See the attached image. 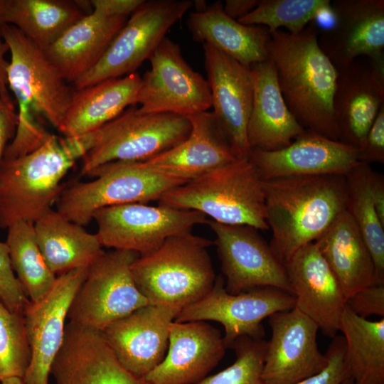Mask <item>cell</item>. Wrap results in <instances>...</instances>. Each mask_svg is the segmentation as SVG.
Wrapping results in <instances>:
<instances>
[{
	"label": "cell",
	"instance_id": "cell-9",
	"mask_svg": "<svg viewBox=\"0 0 384 384\" xmlns=\"http://www.w3.org/2000/svg\"><path fill=\"white\" fill-rule=\"evenodd\" d=\"M193 6L190 0H151L129 17L98 63L73 83L75 90L136 73Z\"/></svg>",
	"mask_w": 384,
	"mask_h": 384
},
{
	"label": "cell",
	"instance_id": "cell-34",
	"mask_svg": "<svg viewBox=\"0 0 384 384\" xmlns=\"http://www.w3.org/2000/svg\"><path fill=\"white\" fill-rule=\"evenodd\" d=\"M373 172L369 164L361 162L345 175L346 210L356 223L370 253L377 281L384 282V225L372 198Z\"/></svg>",
	"mask_w": 384,
	"mask_h": 384
},
{
	"label": "cell",
	"instance_id": "cell-23",
	"mask_svg": "<svg viewBox=\"0 0 384 384\" xmlns=\"http://www.w3.org/2000/svg\"><path fill=\"white\" fill-rule=\"evenodd\" d=\"M50 375L55 384H149L122 366L101 331L70 321Z\"/></svg>",
	"mask_w": 384,
	"mask_h": 384
},
{
	"label": "cell",
	"instance_id": "cell-8",
	"mask_svg": "<svg viewBox=\"0 0 384 384\" xmlns=\"http://www.w3.org/2000/svg\"><path fill=\"white\" fill-rule=\"evenodd\" d=\"M135 252L114 250L92 263L70 306L68 318L78 326L102 331L112 323L149 304L137 288L131 265Z\"/></svg>",
	"mask_w": 384,
	"mask_h": 384
},
{
	"label": "cell",
	"instance_id": "cell-24",
	"mask_svg": "<svg viewBox=\"0 0 384 384\" xmlns=\"http://www.w3.org/2000/svg\"><path fill=\"white\" fill-rule=\"evenodd\" d=\"M226 348L220 331L206 321H174L166 354L144 379L149 384H196L218 364Z\"/></svg>",
	"mask_w": 384,
	"mask_h": 384
},
{
	"label": "cell",
	"instance_id": "cell-16",
	"mask_svg": "<svg viewBox=\"0 0 384 384\" xmlns=\"http://www.w3.org/2000/svg\"><path fill=\"white\" fill-rule=\"evenodd\" d=\"M262 378L265 384H297L321 371L327 356L319 349L316 324L297 308L269 317Z\"/></svg>",
	"mask_w": 384,
	"mask_h": 384
},
{
	"label": "cell",
	"instance_id": "cell-21",
	"mask_svg": "<svg viewBox=\"0 0 384 384\" xmlns=\"http://www.w3.org/2000/svg\"><path fill=\"white\" fill-rule=\"evenodd\" d=\"M284 266L294 307L314 321L324 335L335 337L346 297L316 243L299 249Z\"/></svg>",
	"mask_w": 384,
	"mask_h": 384
},
{
	"label": "cell",
	"instance_id": "cell-48",
	"mask_svg": "<svg viewBox=\"0 0 384 384\" xmlns=\"http://www.w3.org/2000/svg\"><path fill=\"white\" fill-rule=\"evenodd\" d=\"M0 384H24V383L21 378L12 377L3 380Z\"/></svg>",
	"mask_w": 384,
	"mask_h": 384
},
{
	"label": "cell",
	"instance_id": "cell-29",
	"mask_svg": "<svg viewBox=\"0 0 384 384\" xmlns=\"http://www.w3.org/2000/svg\"><path fill=\"white\" fill-rule=\"evenodd\" d=\"M192 38L208 44L244 65L250 67L267 60L269 29L244 25L225 14L221 2L191 13L187 21Z\"/></svg>",
	"mask_w": 384,
	"mask_h": 384
},
{
	"label": "cell",
	"instance_id": "cell-18",
	"mask_svg": "<svg viewBox=\"0 0 384 384\" xmlns=\"http://www.w3.org/2000/svg\"><path fill=\"white\" fill-rule=\"evenodd\" d=\"M331 14L318 43L337 70L362 56L384 63L383 0H335Z\"/></svg>",
	"mask_w": 384,
	"mask_h": 384
},
{
	"label": "cell",
	"instance_id": "cell-47",
	"mask_svg": "<svg viewBox=\"0 0 384 384\" xmlns=\"http://www.w3.org/2000/svg\"><path fill=\"white\" fill-rule=\"evenodd\" d=\"M9 51L7 44L0 33V98L13 102L9 92L7 68L9 62L6 60V54Z\"/></svg>",
	"mask_w": 384,
	"mask_h": 384
},
{
	"label": "cell",
	"instance_id": "cell-6",
	"mask_svg": "<svg viewBox=\"0 0 384 384\" xmlns=\"http://www.w3.org/2000/svg\"><path fill=\"white\" fill-rule=\"evenodd\" d=\"M87 176L95 178L63 188L56 201L57 211L82 226L101 208L160 200L168 191L187 183L156 171L144 161L109 162Z\"/></svg>",
	"mask_w": 384,
	"mask_h": 384
},
{
	"label": "cell",
	"instance_id": "cell-39",
	"mask_svg": "<svg viewBox=\"0 0 384 384\" xmlns=\"http://www.w3.org/2000/svg\"><path fill=\"white\" fill-rule=\"evenodd\" d=\"M28 301L12 269L8 247L0 241V302L11 311L23 313Z\"/></svg>",
	"mask_w": 384,
	"mask_h": 384
},
{
	"label": "cell",
	"instance_id": "cell-4",
	"mask_svg": "<svg viewBox=\"0 0 384 384\" xmlns=\"http://www.w3.org/2000/svg\"><path fill=\"white\" fill-rule=\"evenodd\" d=\"M213 243L191 232L169 238L132 264L137 288L149 304L179 311L199 301L211 290L216 279L208 252Z\"/></svg>",
	"mask_w": 384,
	"mask_h": 384
},
{
	"label": "cell",
	"instance_id": "cell-1",
	"mask_svg": "<svg viewBox=\"0 0 384 384\" xmlns=\"http://www.w3.org/2000/svg\"><path fill=\"white\" fill-rule=\"evenodd\" d=\"M314 21L297 34L282 29L271 33L267 60L289 111L305 129L338 141L333 112L337 70L318 43Z\"/></svg>",
	"mask_w": 384,
	"mask_h": 384
},
{
	"label": "cell",
	"instance_id": "cell-13",
	"mask_svg": "<svg viewBox=\"0 0 384 384\" xmlns=\"http://www.w3.org/2000/svg\"><path fill=\"white\" fill-rule=\"evenodd\" d=\"M294 297L274 287H260L233 294L225 288V279L216 277L211 290L199 301L182 309L175 319L177 322L213 321L220 323L226 348L241 336L262 339V321L272 314L292 309Z\"/></svg>",
	"mask_w": 384,
	"mask_h": 384
},
{
	"label": "cell",
	"instance_id": "cell-3",
	"mask_svg": "<svg viewBox=\"0 0 384 384\" xmlns=\"http://www.w3.org/2000/svg\"><path fill=\"white\" fill-rule=\"evenodd\" d=\"M94 132L77 138L52 136L25 155L0 162V228L34 223L51 209L63 190L60 182L92 148Z\"/></svg>",
	"mask_w": 384,
	"mask_h": 384
},
{
	"label": "cell",
	"instance_id": "cell-28",
	"mask_svg": "<svg viewBox=\"0 0 384 384\" xmlns=\"http://www.w3.org/2000/svg\"><path fill=\"white\" fill-rule=\"evenodd\" d=\"M141 78L134 73L75 90L61 133L68 138L88 134L137 105Z\"/></svg>",
	"mask_w": 384,
	"mask_h": 384
},
{
	"label": "cell",
	"instance_id": "cell-2",
	"mask_svg": "<svg viewBox=\"0 0 384 384\" xmlns=\"http://www.w3.org/2000/svg\"><path fill=\"white\" fill-rule=\"evenodd\" d=\"M270 246L284 265L318 240L346 210L345 175L327 174L263 180Z\"/></svg>",
	"mask_w": 384,
	"mask_h": 384
},
{
	"label": "cell",
	"instance_id": "cell-15",
	"mask_svg": "<svg viewBox=\"0 0 384 384\" xmlns=\"http://www.w3.org/2000/svg\"><path fill=\"white\" fill-rule=\"evenodd\" d=\"M89 267L58 275L46 296L36 302L29 300L24 307L23 316L31 350L24 384H49L52 364L63 342L70 306Z\"/></svg>",
	"mask_w": 384,
	"mask_h": 384
},
{
	"label": "cell",
	"instance_id": "cell-30",
	"mask_svg": "<svg viewBox=\"0 0 384 384\" xmlns=\"http://www.w3.org/2000/svg\"><path fill=\"white\" fill-rule=\"evenodd\" d=\"M314 242L339 281L346 299L378 282L370 253L346 210Z\"/></svg>",
	"mask_w": 384,
	"mask_h": 384
},
{
	"label": "cell",
	"instance_id": "cell-20",
	"mask_svg": "<svg viewBox=\"0 0 384 384\" xmlns=\"http://www.w3.org/2000/svg\"><path fill=\"white\" fill-rule=\"evenodd\" d=\"M179 312L166 305L149 304L112 323L101 333L122 366L144 378L164 360L169 326Z\"/></svg>",
	"mask_w": 384,
	"mask_h": 384
},
{
	"label": "cell",
	"instance_id": "cell-35",
	"mask_svg": "<svg viewBox=\"0 0 384 384\" xmlns=\"http://www.w3.org/2000/svg\"><path fill=\"white\" fill-rule=\"evenodd\" d=\"M6 244L12 269L31 302L41 299L57 276L46 265L36 242L33 223L18 220L8 228Z\"/></svg>",
	"mask_w": 384,
	"mask_h": 384
},
{
	"label": "cell",
	"instance_id": "cell-5",
	"mask_svg": "<svg viewBox=\"0 0 384 384\" xmlns=\"http://www.w3.org/2000/svg\"><path fill=\"white\" fill-rule=\"evenodd\" d=\"M159 204L196 210L219 223L269 230L263 179L249 159H239L168 191Z\"/></svg>",
	"mask_w": 384,
	"mask_h": 384
},
{
	"label": "cell",
	"instance_id": "cell-37",
	"mask_svg": "<svg viewBox=\"0 0 384 384\" xmlns=\"http://www.w3.org/2000/svg\"><path fill=\"white\" fill-rule=\"evenodd\" d=\"M31 362L23 313L0 302V383L8 378H23Z\"/></svg>",
	"mask_w": 384,
	"mask_h": 384
},
{
	"label": "cell",
	"instance_id": "cell-17",
	"mask_svg": "<svg viewBox=\"0 0 384 384\" xmlns=\"http://www.w3.org/2000/svg\"><path fill=\"white\" fill-rule=\"evenodd\" d=\"M203 46L212 113L237 158L248 159L251 149L247 128L253 98L251 68L208 44Z\"/></svg>",
	"mask_w": 384,
	"mask_h": 384
},
{
	"label": "cell",
	"instance_id": "cell-14",
	"mask_svg": "<svg viewBox=\"0 0 384 384\" xmlns=\"http://www.w3.org/2000/svg\"><path fill=\"white\" fill-rule=\"evenodd\" d=\"M215 234L225 288L233 294L274 287L292 294L284 266L253 227L207 220ZM293 295V294H292Z\"/></svg>",
	"mask_w": 384,
	"mask_h": 384
},
{
	"label": "cell",
	"instance_id": "cell-10",
	"mask_svg": "<svg viewBox=\"0 0 384 384\" xmlns=\"http://www.w3.org/2000/svg\"><path fill=\"white\" fill-rule=\"evenodd\" d=\"M0 33L11 53L8 85L18 108L30 109L61 132L75 89L62 77L43 50L15 26L5 24Z\"/></svg>",
	"mask_w": 384,
	"mask_h": 384
},
{
	"label": "cell",
	"instance_id": "cell-42",
	"mask_svg": "<svg viewBox=\"0 0 384 384\" xmlns=\"http://www.w3.org/2000/svg\"><path fill=\"white\" fill-rule=\"evenodd\" d=\"M358 150L360 162L384 163V106L365 136Z\"/></svg>",
	"mask_w": 384,
	"mask_h": 384
},
{
	"label": "cell",
	"instance_id": "cell-46",
	"mask_svg": "<svg viewBox=\"0 0 384 384\" xmlns=\"http://www.w3.org/2000/svg\"><path fill=\"white\" fill-rule=\"evenodd\" d=\"M371 195L378 215L384 225V178L373 171L371 177Z\"/></svg>",
	"mask_w": 384,
	"mask_h": 384
},
{
	"label": "cell",
	"instance_id": "cell-44",
	"mask_svg": "<svg viewBox=\"0 0 384 384\" xmlns=\"http://www.w3.org/2000/svg\"><path fill=\"white\" fill-rule=\"evenodd\" d=\"M144 0H92V9H99L109 15L130 16Z\"/></svg>",
	"mask_w": 384,
	"mask_h": 384
},
{
	"label": "cell",
	"instance_id": "cell-25",
	"mask_svg": "<svg viewBox=\"0 0 384 384\" xmlns=\"http://www.w3.org/2000/svg\"><path fill=\"white\" fill-rule=\"evenodd\" d=\"M187 118L191 125L188 137L174 148L144 161L148 166L188 182L239 159L212 112Z\"/></svg>",
	"mask_w": 384,
	"mask_h": 384
},
{
	"label": "cell",
	"instance_id": "cell-49",
	"mask_svg": "<svg viewBox=\"0 0 384 384\" xmlns=\"http://www.w3.org/2000/svg\"><path fill=\"white\" fill-rule=\"evenodd\" d=\"M4 1L5 0H0V32L1 28L6 24L4 18Z\"/></svg>",
	"mask_w": 384,
	"mask_h": 384
},
{
	"label": "cell",
	"instance_id": "cell-45",
	"mask_svg": "<svg viewBox=\"0 0 384 384\" xmlns=\"http://www.w3.org/2000/svg\"><path fill=\"white\" fill-rule=\"evenodd\" d=\"M260 1V0H226L223 8L227 16L238 20L254 10Z\"/></svg>",
	"mask_w": 384,
	"mask_h": 384
},
{
	"label": "cell",
	"instance_id": "cell-41",
	"mask_svg": "<svg viewBox=\"0 0 384 384\" xmlns=\"http://www.w3.org/2000/svg\"><path fill=\"white\" fill-rule=\"evenodd\" d=\"M346 305L361 317L368 319L375 315L384 318V282L358 290L346 299Z\"/></svg>",
	"mask_w": 384,
	"mask_h": 384
},
{
	"label": "cell",
	"instance_id": "cell-22",
	"mask_svg": "<svg viewBox=\"0 0 384 384\" xmlns=\"http://www.w3.org/2000/svg\"><path fill=\"white\" fill-rule=\"evenodd\" d=\"M248 159L263 180L346 175L361 163L356 147L309 129H306L289 146L279 150H251Z\"/></svg>",
	"mask_w": 384,
	"mask_h": 384
},
{
	"label": "cell",
	"instance_id": "cell-11",
	"mask_svg": "<svg viewBox=\"0 0 384 384\" xmlns=\"http://www.w3.org/2000/svg\"><path fill=\"white\" fill-rule=\"evenodd\" d=\"M92 219L102 247L133 251L139 256L154 251L169 238L190 232L194 225L207 221L206 216L196 210L145 203L103 208Z\"/></svg>",
	"mask_w": 384,
	"mask_h": 384
},
{
	"label": "cell",
	"instance_id": "cell-36",
	"mask_svg": "<svg viewBox=\"0 0 384 384\" xmlns=\"http://www.w3.org/2000/svg\"><path fill=\"white\" fill-rule=\"evenodd\" d=\"M329 0H260L257 6L238 21L267 27L270 33L285 28L297 34L324 13H331Z\"/></svg>",
	"mask_w": 384,
	"mask_h": 384
},
{
	"label": "cell",
	"instance_id": "cell-12",
	"mask_svg": "<svg viewBox=\"0 0 384 384\" xmlns=\"http://www.w3.org/2000/svg\"><path fill=\"white\" fill-rule=\"evenodd\" d=\"M151 68L141 78L139 111L188 117L212 107L207 80L183 58L180 46L165 38L149 58Z\"/></svg>",
	"mask_w": 384,
	"mask_h": 384
},
{
	"label": "cell",
	"instance_id": "cell-27",
	"mask_svg": "<svg viewBox=\"0 0 384 384\" xmlns=\"http://www.w3.org/2000/svg\"><path fill=\"white\" fill-rule=\"evenodd\" d=\"M253 98L247 128L251 150L274 151L289 146L305 132L289 111L269 60L250 66Z\"/></svg>",
	"mask_w": 384,
	"mask_h": 384
},
{
	"label": "cell",
	"instance_id": "cell-19",
	"mask_svg": "<svg viewBox=\"0 0 384 384\" xmlns=\"http://www.w3.org/2000/svg\"><path fill=\"white\" fill-rule=\"evenodd\" d=\"M337 72L333 112L338 141L358 149L384 106V63L362 56Z\"/></svg>",
	"mask_w": 384,
	"mask_h": 384
},
{
	"label": "cell",
	"instance_id": "cell-31",
	"mask_svg": "<svg viewBox=\"0 0 384 384\" xmlns=\"http://www.w3.org/2000/svg\"><path fill=\"white\" fill-rule=\"evenodd\" d=\"M33 228L43 259L55 275L90 266L105 252L96 234L52 208L33 223Z\"/></svg>",
	"mask_w": 384,
	"mask_h": 384
},
{
	"label": "cell",
	"instance_id": "cell-43",
	"mask_svg": "<svg viewBox=\"0 0 384 384\" xmlns=\"http://www.w3.org/2000/svg\"><path fill=\"white\" fill-rule=\"evenodd\" d=\"M18 115L13 102L0 98V162L2 160L9 141L15 134Z\"/></svg>",
	"mask_w": 384,
	"mask_h": 384
},
{
	"label": "cell",
	"instance_id": "cell-40",
	"mask_svg": "<svg viewBox=\"0 0 384 384\" xmlns=\"http://www.w3.org/2000/svg\"><path fill=\"white\" fill-rule=\"evenodd\" d=\"M345 341L343 336H336L326 353L328 363L317 374L297 384H343L351 379L345 356Z\"/></svg>",
	"mask_w": 384,
	"mask_h": 384
},
{
	"label": "cell",
	"instance_id": "cell-38",
	"mask_svg": "<svg viewBox=\"0 0 384 384\" xmlns=\"http://www.w3.org/2000/svg\"><path fill=\"white\" fill-rule=\"evenodd\" d=\"M267 341L241 336L231 345L235 362L224 370L206 376L196 384H265L262 378Z\"/></svg>",
	"mask_w": 384,
	"mask_h": 384
},
{
	"label": "cell",
	"instance_id": "cell-32",
	"mask_svg": "<svg viewBox=\"0 0 384 384\" xmlns=\"http://www.w3.org/2000/svg\"><path fill=\"white\" fill-rule=\"evenodd\" d=\"M68 0H5L6 24L15 26L44 50L71 25L82 18L83 1Z\"/></svg>",
	"mask_w": 384,
	"mask_h": 384
},
{
	"label": "cell",
	"instance_id": "cell-50",
	"mask_svg": "<svg viewBox=\"0 0 384 384\" xmlns=\"http://www.w3.org/2000/svg\"><path fill=\"white\" fill-rule=\"evenodd\" d=\"M349 380H351V379H349ZM349 380H346V381L344 382L343 384H347V382H348Z\"/></svg>",
	"mask_w": 384,
	"mask_h": 384
},
{
	"label": "cell",
	"instance_id": "cell-7",
	"mask_svg": "<svg viewBox=\"0 0 384 384\" xmlns=\"http://www.w3.org/2000/svg\"><path fill=\"white\" fill-rule=\"evenodd\" d=\"M189 119L171 113L146 114L132 107L94 132L92 148L82 157L80 176L112 161H144L185 140Z\"/></svg>",
	"mask_w": 384,
	"mask_h": 384
},
{
	"label": "cell",
	"instance_id": "cell-26",
	"mask_svg": "<svg viewBox=\"0 0 384 384\" xmlns=\"http://www.w3.org/2000/svg\"><path fill=\"white\" fill-rule=\"evenodd\" d=\"M128 18L92 9L43 52L62 77L73 83L98 63Z\"/></svg>",
	"mask_w": 384,
	"mask_h": 384
},
{
	"label": "cell",
	"instance_id": "cell-33",
	"mask_svg": "<svg viewBox=\"0 0 384 384\" xmlns=\"http://www.w3.org/2000/svg\"><path fill=\"white\" fill-rule=\"evenodd\" d=\"M339 331L345 341V356L353 384H384V319L370 321L346 305Z\"/></svg>",
	"mask_w": 384,
	"mask_h": 384
}]
</instances>
